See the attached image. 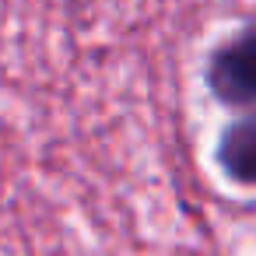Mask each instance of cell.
<instances>
[{"label": "cell", "mask_w": 256, "mask_h": 256, "mask_svg": "<svg viewBox=\"0 0 256 256\" xmlns=\"http://www.w3.org/2000/svg\"><path fill=\"white\" fill-rule=\"evenodd\" d=\"M204 81L221 106L256 116V18L210 50Z\"/></svg>", "instance_id": "obj_1"}, {"label": "cell", "mask_w": 256, "mask_h": 256, "mask_svg": "<svg viewBox=\"0 0 256 256\" xmlns=\"http://www.w3.org/2000/svg\"><path fill=\"white\" fill-rule=\"evenodd\" d=\"M214 162L235 186H256V116H242L221 130Z\"/></svg>", "instance_id": "obj_2"}]
</instances>
